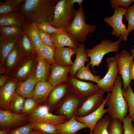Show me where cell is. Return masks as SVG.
I'll use <instances>...</instances> for the list:
<instances>
[{"label":"cell","mask_w":134,"mask_h":134,"mask_svg":"<svg viewBox=\"0 0 134 134\" xmlns=\"http://www.w3.org/2000/svg\"><path fill=\"white\" fill-rule=\"evenodd\" d=\"M59 0H24L19 12L25 19L33 23L50 22Z\"/></svg>","instance_id":"6da1fadb"},{"label":"cell","mask_w":134,"mask_h":134,"mask_svg":"<svg viewBox=\"0 0 134 134\" xmlns=\"http://www.w3.org/2000/svg\"><path fill=\"white\" fill-rule=\"evenodd\" d=\"M122 84L121 76L118 74L112 90L107 96L105 104L111 119H117L122 123L128 111L127 102L122 94Z\"/></svg>","instance_id":"7a4b0ae2"},{"label":"cell","mask_w":134,"mask_h":134,"mask_svg":"<svg viewBox=\"0 0 134 134\" xmlns=\"http://www.w3.org/2000/svg\"><path fill=\"white\" fill-rule=\"evenodd\" d=\"M122 41L121 36L116 41L108 39H103L92 48L86 49L87 56L90 58L88 64L91 66L95 73H96L94 69V67L97 66L99 67L105 55L111 52L119 53L120 45Z\"/></svg>","instance_id":"3957f363"},{"label":"cell","mask_w":134,"mask_h":134,"mask_svg":"<svg viewBox=\"0 0 134 134\" xmlns=\"http://www.w3.org/2000/svg\"><path fill=\"white\" fill-rule=\"evenodd\" d=\"M77 10L70 0H59L52 21V26L67 31L74 18Z\"/></svg>","instance_id":"277c9868"},{"label":"cell","mask_w":134,"mask_h":134,"mask_svg":"<svg viewBox=\"0 0 134 134\" xmlns=\"http://www.w3.org/2000/svg\"><path fill=\"white\" fill-rule=\"evenodd\" d=\"M85 15L83 6H79L74 19L67 31L77 41L81 43L86 41L87 35L94 32L96 27L95 25L86 23Z\"/></svg>","instance_id":"5b68a950"},{"label":"cell","mask_w":134,"mask_h":134,"mask_svg":"<svg viewBox=\"0 0 134 134\" xmlns=\"http://www.w3.org/2000/svg\"><path fill=\"white\" fill-rule=\"evenodd\" d=\"M38 58L35 52L22 59L10 75V79L18 83L26 80L36 71Z\"/></svg>","instance_id":"8992f818"},{"label":"cell","mask_w":134,"mask_h":134,"mask_svg":"<svg viewBox=\"0 0 134 134\" xmlns=\"http://www.w3.org/2000/svg\"><path fill=\"white\" fill-rule=\"evenodd\" d=\"M127 9L119 7L114 9L113 14L111 16L106 17L104 21L112 28V34L116 35L117 38L121 36L123 41L128 39L130 33L128 31L125 25L123 22V18Z\"/></svg>","instance_id":"52a82bcc"},{"label":"cell","mask_w":134,"mask_h":134,"mask_svg":"<svg viewBox=\"0 0 134 134\" xmlns=\"http://www.w3.org/2000/svg\"><path fill=\"white\" fill-rule=\"evenodd\" d=\"M84 100L70 93L55 109V114L65 116L67 120L70 119L76 114Z\"/></svg>","instance_id":"ba28073f"},{"label":"cell","mask_w":134,"mask_h":134,"mask_svg":"<svg viewBox=\"0 0 134 134\" xmlns=\"http://www.w3.org/2000/svg\"><path fill=\"white\" fill-rule=\"evenodd\" d=\"M28 123L44 122L58 125L67 120L64 116L54 114L45 105L40 104L32 113L28 115Z\"/></svg>","instance_id":"9c48e42d"},{"label":"cell","mask_w":134,"mask_h":134,"mask_svg":"<svg viewBox=\"0 0 134 134\" xmlns=\"http://www.w3.org/2000/svg\"><path fill=\"white\" fill-rule=\"evenodd\" d=\"M67 82L72 93L84 99L95 93L100 89L97 84L81 80L74 76H68Z\"/></svg>","instance_id":"30bf717a"},{"label":"cell","mask_w":134,"mask_h":134,"mask_svg":"<svg viewBox=\"0 0 134 134\" xmlns=\"http://www.w3.org/2000/svg\"><path fill=\"white\" fill-rule=\"evenodd\" d=\"M119 71L118 75L122 77L123 88L126 90L131 84L130 73V65L134 56L126 50H122L120 53H116L115 56Z\"/></svg>","instance_id":"8fae6325"},{"label":"cell","mask_w":134,"mask_h":134,"mask_svg":"<svg viewBox=\"0 0 134 134\" xmlns=\"http://www.w3.org/2000/svg\"><path fill=\"white\" fill-rule=\"evenodd\" d=\"M107 72L104 77L97 83V85L105 92H110L113 87L119 73L116 58L111 57L106 59Z\"/></svg>","instance_id":"7c38bea8"},{"label":"cell","mask_w":134,"mask_h":134,"mask_svg":"<svg viewBox=\"0 0 134 134\" xmlns=\"http://www.w3.org/2000/svg\"><path fill=\"white\" fill-rule=\"evenodd\" d=\"M105 92L100 89L97 92L84 99L76 112L75 116L79 117L85 116L97 110L103 102Z\"/></svg>","instance_id":"4fadbf2b"},{"label":"cell","mask_w":134,"mask_h":134,"mask_svg":"<svg viewBox=\"0 0 134 134\" xmlns=\"http://www.w3.org/2000/svg\"><path fill=\"white\" fill-rule=\"evenodd\" d=\"M28 120L27 115L0 109V130L9 128L14 129L23 126L28 122Z\"/></svg>","instance_id":"5bb4252c"},{"label":"cell","mask_w":134,"mask_h":134,"mask_svg":"<svg viewBox=\"0 0 134 134\" xmlns=\"http://www.w3.org/2000/svg\"><path fill=\"white\" fill-rule=\"evenodd\" d=\"M71 92L70 88L67 83H62L54 87L43 104L48 107L49 111L51 112L64 98Z\"/></svg>","instance_id":"9a60e30c"},{"label":"cell","mask_w":134,"mask_h":134,"mask_svg":"<svg viewBox=\"0 0 134 134\" xmlns=\"http://www.w3.org/2000/svg\"><path fill=\"white\" fill-rule=\"evenodd\" d=\"M71 66H63L55 63L51 64V71L46 81L54 87L67 82Z\"/></svg>","instance_id":"2e32d148"},{"label":"cell","mask_w":134,"mask_h":134,"mask_svg":"<svg viewBox=\"0 0 134 134\" xmlns=\"http://www.w3.org/2000/svg\"><path fill=\"white\" fill-rule=\"evenodd\" d=\"M18 83L10 79L0 87V109L8 110L11 101L16 93Z\"/></svg>","instance_id":"e0dca14e"},{"label":"cell","mask_w":134,"mask_h":134,"mask_svg":"<svg viewBox=\"0 0 134 134\" xmlns=\"http://www.w3.org/2000/svg\"><path fill=\"white\" fill-rule=\"evenodd\" d=\"M106 96L100 106L97 110L89 115L82 117L76 116L75 119L78 121L85 124L90 130V134H92L94 128L96 124L101 118L103 116L107 113V108L105 109L107 99Z\"/></svg>","instance_id":"ac0fdd59"},{"label":"cell","mask_w":134,"mask_h":134,"mask_svg":"<svg viewBox=\"0 0 134 134\" xmlns=\"http://www.w3.org/2000/svg\"><path fill=\"white\" fill-rule=\"evenodd\" d=\"M50 35L56 47L67 46L76 50L80 44L67 31Z\"/></svg>","instance_id":"d6986e66"},{"label":"cell","mask_w":134,"mask_h":134,"mask_svg":"<svg viewBox=\"0 0 134 134\" xmlns=\"http://www.w3.org/2000/svg\"><path fill=\"white\" fill-rule=\"evenodd\" d=\"M75 54L76 50L72 48L56 47L54 55L55 63L62 66H71L73 63L71 57Z\"/></svg>","instance_id":"ffe728a7"},{"label":"cell","mask_w":134,"mask_h":134,"mask_svg":"<svg viewBox=\"0 0 134 134\" xmlns=\"http://www.w3.org/2000/svg\"><path fill=\"white\" fill-rule=\"evenodd\" d=\"M53 88L46 81H38L35 86L32 98L38 104H43Z\"/></svg>","instance_id":"44dd1931"},{"label":"cell","mask_w":134,"mask_h":134,"mask_svg":"<svg viewBox=\"0 0 134 134\" xmlns=\"http://www.w3.org/2000/svg\"><path fill=\"white\" fill-rule=\"evenodd\" d=\"M37 81L35 71L25 81L18 83L16 93L25 98H32L34 89Z\"/></svg>","instance_id":"7402d4cb"},{"label":"cell","mask_w":134,"mask_h":134,"mask_svg":"<svg viewBox=\"0 0 134 134\" xmlns=\"http://www.w3.org/2000/svg\"><path fill=\"white\" fill-rule=\"evenodd\" d=\"M75 114L64 123L58 125L57 134H76L79 130L87 128L85 124L76 119Z\"/></svg>","instance_id":"603a6c76"},{"label":"cell","mask_w":134,"mask_h":134,"mask_svg":"<svg viewBox=\"0 0 134 134\" xmlns=\"http://www.w3.org/2000/svg\"><path fill=\"white\" fill-rule=\"evenodd\" d=\"M23 57L17 43L6 57L3 67L7 74L10 76Z\"/></svg>","instance_id":"cb8c5ba5"},{"label":"cell","mask_w":134,"mask_h":134,"mask_svg":"<svg viewBox=\"0 0 134 134\" xmlns=\"http://www.w3.org/2000/svg\"><path fill=\"white\" fill-rule=\"evenodd\" d=\"M86 49L85 45L81 43L76 50L75 60L71 66L69 73L70 76L74 77L77 71L81 67L85 66V62H89Z\"/></svg>","instance_id":"d4e9b609"},{"label":"cell","mask_w":134,"mask_h":134,"mask_svg":"<svg viewBox=\"0 0 134 134\" xmlns=\"http://www.w3.org/2000/svg\"><path fill=\"white\" fill-rule=\"evenodd\" d=\"M25 19L18 11L0 14V26L22 27Z\"/></svg>","instance_id":"484cf974"},{"label":"cell","mask_w":134,"mask_h":134,"mask_svg":"<svg viewBox=\"0 0 134 134\" xmlns=\"http://www.w3.org/2000/svg\"><path fill=\"white\" fill-rule=\"evenodd\" d=\"M22 27L24 33L30 38L35 49L39 47L43 42L33 24L28 20L25 19Z\"/></svg>","instance_id":"4316f807"},{"label":"cell","mask_w":134,"mask_h":134,"mask_svg":"<svg viewBox=\"0 0 134 134\" xmlns=\"http://www.w3.org/2000/svg\"><path fill=\"white\" fill-rule=\"evenodd\" d=\"M18 38L0 37V67H3L6 57L16 45Z\"/></svg>","instance_id":"83f0119b"},{"label":"cell","mask_w":134,"mask_h":134,"mask_svg":"<svg viewBox=\"0 0 134 134\" xmlns=\"http://www.w3.org/2000/svg\"><path fill=\"white\" fill-rule=\"evenodd\" d=\"M51 65L45 60L38 59L35 71L38 81H46L51 72Z\"/></svg>","instance_id":"f1b7e54d"},{"label":"cell","mask_w":134,"mask_h":134,"mask_svg":"<svg viewBox=\"0 0 134 134\" xmlns=\"http://www.w3.org/2000/svg\"><path fill=\"white\" fill-rule=\"evenodd\" d=\"M17 44L23 57L29 56L35 51L30 38L25 33L17 39Z\"/></svg>","instance_id":"f546056e"},{"label":"cell","mask_w":134,"mask_h":134,"mask_svg":"<svg viewBox=\"0 0 134 134\" xmlns=\"http://www.w3.org/2000/svg\"><path fill=\"white\" fill-rule=\"evenodd\" d=\"M0 35L5 38H18L24 33L22 27L16 26H0Z\"/></svg>","instance_id":"4dcf8cb0"},{"label":"cell","mask_w":134,"mask_h":134,"mask_svg":"<svg viewBox=\"0 0 134 134\" xmlns=\"http://www.w3.org/2000/svg\"><path fill=\"white\" fill-rule=\"evenodd\" d=\"M88 63L86 66L80 68L76 72L74 77L80 80L90 81L97 83L101 78L99 75L96 76L93 74L91 71Z\"/></svg>","instance_id":"1f68e13d"},{"label":"cell","mask_w":134,"mask_h":134,"mask_svg":"<svg viewBox=\"0 0 134 134\" xmlns=\"http://www.w3.org/2000/svg\"><path fill=\"white\" fill-rule=\"evenodd\" d=\"M55 51L43 43L39 47L35 49L38 59L45 60L51 64L55 63L54 59Z\"/></svg>","instance_id":"d6a6232c"},{"label":"cell","mask_w":134,"mask_h":134,"mask_svg":"<svg viewBox=\"0 0 134 134\" xmlns=\"http://www.w3.org/2000/svg\"><path fill=\"white\" fill-rule=\"evenodd\" d=\"M24 0H6L0 1V14L19 11Z\"/></svg>","instance_id":"836d02e7"},{"label":"cell","mask_w":134,"mask_h":134,"mask_svg":"<svg viewBox=\"0 0 134 134\" xmlns=\"http://www.w3.org/2000/svg\"><path fill=\"white\" fill-rule=\"evenodd\" d=\"M122 92L127 103L129 112L128 116L132 119V122H134V93L131 84H130L126 90L122 88Z\"/></svg>","instance_id":"e575fe53"},{"label":"cell","mask_w":134,"mask_h":134,"mask_svg":"<svg viewBox=\"0 0 134 134\" xmlns=\"http://www.w3.org/2000/svg\"><path fill=\"white\" fill-rule=\"evenodd\" d=\"M111 120L108 115L101 118L95 125L92 134H108V128Z\"/></svg>","instance_id":"d590c367"},{"label":"cell","mask_w":134,"mask_h":134,"mask_svg":"<svg viewBox=\"0 0 134 134\" xmlns=\"http://www.w3.org/2000/svg\"><path fill=\"white\" fill-rule=\"evenodd\" d=\"M32 123L33 129L39 130L48 134H57L58 125L44 122Z\"/></svg>","instance_id":"8d00e7d4"},{"label":"cell","mask_w":134,"mask_h":134,"mask_svg":"<svg viewBox=\"0 0 134 134\" xmlns=\"http://www.w3.org/2000/svg\"><path fill=\"white\" fill-rule=\"evenodd\" d=\"M25 99L16 93L11 101L8 110L14 113H20Z\"/></svg>","instance_id":"74e56055"},{"label":"cell","mask_w":134,"mask_h":134,"mask_svg":"<svg viewBox=\"0 0 134 134\" xmlns=\"http://www.w3.org/2000/svg\"><path fill=\"white\" fill-rule=\"evenodd\" d=\"M33 24L37 28L50 35L67 31L63 29L54 27L51 25L50 22H44L39 24Z\"/></svg>","instance_id":"f35d334b"},{"label":"cell","mask_w":134,"mask_h":134,"mask_svg":"<svg viewBox=\"0 0 134 134\" xmlns=\"http://www.w3.org/2000/svg\"><path fill=\"white\" fill-rule=\"evenodd\" d=\"M38 104L33 98H25L20 113L28 115L36 108Z\"/></svg>","instance_id":"ab89813d"},{"label":"cell","mask_w":134,"mask_h":134,"mask_svg":"<svg viewBox=\"0 0 134 134\" xmlns=\"http://www.w3.org/2000/svg\"><path fill=\"white\" fill-rule=\"evenodd\" d=\"M122 122L117 119H111L108 126V134H123V127Z\"/></svg>","instance_id":"60d3db41"},{"label":"cell","mask_w":134,"mask_h":134,"mask_svg":"<svg viewBox=\"0 0 134 134\" xmlns=\"http://www.w3.org/2000/svg\"><path fill=\"white\" fill-rule=\"evenodd\" d=\"M124 15L125 19L128 22L127 29L130 33L134 30V3L127 9Z\"/></svg>","instance_id":"b9f144b4"},{"label":"cell","mask_w":134,"mask_h":134,"mask_svg":"<svg viewBox=\"0 0 134 134\" xmlns=\"http://www.w3.org/2000/svg\"><path fill=\"white\" fill-rule=\"evenodd\" d=\"M33 130V123L29 122L24 125L11 130L8 134H30Z\"/></svg>","instance_id":"7bdbcfd3"},{"label":"cell","mask_w":134,"mask_h":134,"mask_svg":"<svg viewBox=\"0 0 134 134\" xmlns=\"http://www.w3.org/2000/svg\"><path fill=\"white\" fill-rule=\"evenodd\" d=\"M132 120L129 116H126L123 119L124 134H134V126Z\"/></svg>","instance_id":"ee69618b"},{"label":"cell","mask_w":134,"mask_h":134,"mask_svg":"<svg viewBox=\"0 0 134 134\" xmlns=\"http://www.w3.org/2000/svg\"><path fill=\"white\" fill-rule=\"evenodd\" d=\"M109 1L110 6L113 9L121 6L124 8L128 9L134 2L133 0H110Z\"/></svg>","instance_id":"f6af8a7d"},{"label":"cell","mask_w":134,"mask_h":134,"mask_svg":"<svg viewBox=\"0 0 134 134\" xmlns=\"http://www.w3.org/2000/svg\"><path fill=\"white\" fill-rule=\"evenodd\" d=\"M36 28L38 33L43 43L55 50L56 48L52 41L50 35L49 34Z\"/></svg>","instance_id":"bcb514c9"},{"label":"cell","mask_w":134,"mask_h":134,"mask_svg":"<svg viewBox=\"0 0 134 134\" xmlns=\"http://www.w3.org/2000/svg\"><path fill=\"white\" fill-rule=\"evenodd\" d=\"M10 79V75L7 74H3L0 76V87L2 86Z\"/></svg>","instance_id":"7dc6e473"},{"label":"cell","mask_w":134,"mask_h":134,"mask_svg":"<svg viewBox=\"0 0 134 134\" xmlns=\"http://www.w3.org/2000/svg\"><path fill=\"white\" fill-rule=\"evenodd\" d=\"M130 73L131 80H134V61L133 60L132 61L130 64Z\"/></svg>","instance_id":"c3c4849f"},{"label":"cell","mask_w":134,"mask_h":134,"mask_svg":"<svg viewBox=\"0 0 134 134\" xmlns=\"http://www.w3.org/2000/svg\"><path fill=\"white\" fill-rule=\"evenodd\" d=\"M10 128H6L0 130V134H8L11 130Z\"/></svg>","instance_id":"681fc988"},{"label":"cell","mask_w":134,"mask_h":134,"mask_svg":"<svg viewBox=\"0 0 134 134\" xmlns=\"http://www.w3.org/2000/svg\"><path fill=\"white\" fill-rule=\"evenodd\" d=\"M30 134H48L46 133L37 130L33 129Z\"/></svg>","instance_id":"f907efd6"},{"label":"cell","mask_w":134,"mask_h":134,"mask_svg":"<svg viewBox=\"0 0 134 134\" xmlns=\"http://www.w3.org/2000/svg\"><path fill=\"white\" fill-rule=\"evenodd\" d=\"M71 3L74 4L75 3H77L79 6L82 5V4L83 1V0H70Z\"/></svg>","instance_id":"816d5d0a"},{"label":"cell","mask_w":134,"mask_h":134,"mask_svg":"<svg viewBox=\"0 0 134 134\" xmlns=\"http://www.w3.org/2000/svg\"><path fill=\"white\" fill-rule=\"evenodd\" d=\"M130 52L134 56V45L133 46V48L131 49Z\"/></svg>","instance_id":"f5cc1de1"},{"label":"cell","mask_w":134,"mask_h":134,"mask_svg":"<svg viewBox=\"0 0 134 134\" xmlns=\"http://www.w3.org/2000/svg\"></svg>","instance_id":"db71d44e"}]
</instances>
